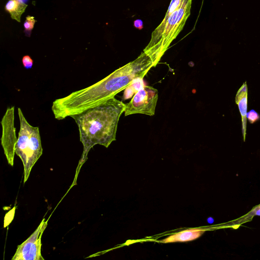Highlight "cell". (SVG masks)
Masks as SVG:
<instances>
[{
	"instance_id": "7a4b0ae2",
	"label": "cell",
	"mask_w": 260,
	"mask_h": 260,
	"mask_svg": "<svg viewBox=\"0 0 260 260\" xmlns=\"http://www.w3.org/2000/svg\"><path fill=\"white\" fill-rule=\"evenodd\" d=\"M192 0H171L165 17L153 30L143 51L160 59L183 29L190 14Z\"/></svg>"
},
{
	"instance_id": "8992f818",
	"label": "cell",
	"mask_w": 260,
	"mask_h": 260,
	"mask_svg": "<svg viewBox=\"0 0 260 260\" xmlns=\"http://www.w3.org/2000/svg\"><path fill=\"white\" fill-rule=\"evenodd\" d=\"M1 144L8 164L14 165L15 147L17 141L14 126V107H8L1 120Z\"/></svg>"
},
{
	"instance_id": "ba28073f",
	"label": "cell",
	"mask_w": 260,
	"mask_h": 260,
	"mask_svg": "<svg viewBox=\"0 0 260 260\" xmlns=\"http://www.w3.org/2000/svg\"><path fill=\"white\" fill-rule=\"evenodd\" d=\"M205 232V230L202 229L185 230L173 234L160 242L168 243L190 241L199 238Z\"/></svg>"
},
{
	"instance_id": "277c9868",
	"label": "cell",
	"mask_w": 260,
	"mask_h": 260,
	"mask_svg": "<svg viewBox=\"0 0 260 260\" xmlns=\"http://www.w3.org/2000/svg\"><path fill=\"white\" fill-rule=\"evenodd\" d=\"M158 91L149 86H145L138 91L127 103L124 115L143 114L153 116L158 100Z\"/></svg>"
},
{
	"instance_id": "30bf717a",
	"label": "cell",
	"mask_w": 260,
	"mask_h": 260,
	"mask_svg": "<svg viewBox=\"0 0 260 260\" xmlns=\"http://www.w3.org/2000/svg\"><path fill=\"white\" fill-rule=\"evenodd\" d=\"M36 22V20L34 19L33 16L29 15L27 16L23 24L25 35L28 37L30 36L31 30L33 29Z\"/></svg>"
},
{
	"instance_id": "7c38bea8",
	"label": "cell",
	"mask_w": 260,
	"mask_h": 260,
	"mask_svg": "<svg viewBox=\"0 0 260 260\" xmlns=\"http://www.w3.org/2000/svg\"><path fill=\"white\" fill-rule=\"evenodd\" d=\"M246 118L250 123H253L260 119V115L254 110L247 112Z\"/></svg>"
},
{
	"instance_id": "3957f363",
	"label": "cell",
	"mask_w": 260,
	"mask_h": 260,
	"mask_svg": "<svg viewBox=\"0 0 260 260\" xmlns=\"http://www.w3.org/2000/svg\"><path fill=\"white\" fill-rule=\"evenodd\" d=\"M20 129L15 147V152L21 159L24 167V183L29 176L31 169L43 153L38 127L31 125L21 109L18 108Z\"/></svg>"
},
{
	"instance_id": "6da1fadb",
	"label": "cell",
	"mask_w": 260,
	"mask_h": 260,
	"mask_svg": "<svg viewBox=\"0 0 260 260\" xmlns=\"http://www.w3.org/2000/svg\"><path fill=\"white\" fill-rule=\"evenodd\" d=\"M125 106L114 96L71 116L78 127L80 140L83 146L76 176L91 148L97 144L108 148L116 140L118 123Z\"/></svg>"
},
{
	"instance_id": "9a60e30c",
	"label": "cell",
	"mask_w": 260,
	"mask_h": 260,
	"mask_svg": "<svg viewBox=\"0 0 260 260\" xmlns=\"http://www.w3.org/2000/svg\"><path fill=\"white\" fill-rule=\"evenodd\" d=\"M140 23H142V21L140 20L135 21L134 22L135 26L137 27H139V28L141 27L142 25L139 24Z\"/></svg>"
},
{
	"instance_id": "5bb4252c",
	"label": "cell",
	"mask_w": 260,
	"mask_h": 260,
	"mask_svg": "<svg viewBox=\"0 0 260 260\" xmlns=\"http://www.w3.org/2000/svg\"><path fill=\"white\" fill-rule=\"evenodd\" d=\"M251 212L254 215L260 216V205L254 208L252 211H251Z\"/></svg>"
},
{
	"instance_id": "5b68a950",
	"label": "cell",
	"mask_w": 260,
	"mask_h": 260,
	"mask_svg": "<svg viewBox=\"0 0 260 260\" xmlns=\"http://www.w3.org/2000/svg\"><path fill=\"white\" fill-rule=\"evenodd\" d=\"M48 220L43 218L34 233L17 246L12 260H44L41 254V239Z\"/></svg>"
},
{
	"instance_id": "9c48e42d",
	"label": "cell",
	"mask_w": 260,
	"mask_h": 260,
	"mask_svg": "<svg viewBox=\"0 0 260 260\" xmlns=\"http://www.w3.org/2000/svg\"><path fill=\"white\" fill-rule=\"evenodd\" d=\"M27 7V5L20 0H9L5 6V9L10 13L12 19L20 22L21 15Z\"/></svg>"
},
{
	"instance_id": "52a82bcc",
	"label": "cell",
	"mask_w": 260,
	"mask_h": 260,
	"mask_svg": "<svg viewBox=\"0 0 260 260\" xmlns=\"http://www.w3.org/2000/svg\"><path fill=\"white\" fill-rule=\"evenodd\" d=\"M247 96V86L245 81L239 89L235 97V102L238 106L241 116L242 131L244 141H245L246 133Z\"/></svg>"
},
{
	"instance_id": "8fae6325",
	"label": "cell",
	"mask_w": 260,
	"mask_h": 260,
	"mask_svg": "<svg viewBox=\"0 0 260 260\" xmlns=\"http://www.w3.org/2000/svg\"><path fill=\"white\" fill-rule=\"evenodd\" d=\"M16 208V207L15 206L11 210L6 214L4 220V228H6L8 226L13 220L15 215Z\"/></svg>"
},
{
	"instance_id": "2e32d148",
	"label": "cell",
	"mask_w": 260,
	"mask_h": 260,
	"mask_svg": "<svg viewBox=\"0 0 260 260\" xmlns=\"http://www.w3.org/2000/svg\"><path fill=\"white\" fill-rule=\"evenodd\" d=\"M208 222L209 223H212L214 222V220L212 218H209L208 219Z\"/></svg>"
},
{
	"instance_id": "4fadbf2b",
	"label": "cell",
	"mask_w": 260,
	"mask_h": 260,
	"mask_svg": "<svg viewBox=\"0 0 260 260\" xmlns=\"http://www.w3.org/2000/svg\"><path fill=\"white\" fill-rule=\"evenodd\" d=\"M22 62L23 67L26 69H31L33 66V60L29 55L24 56Z\"/></svg>"
}]
</instances>
